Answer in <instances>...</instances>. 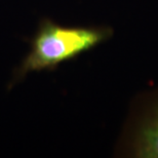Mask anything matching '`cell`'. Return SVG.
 <instances>
[{"label": "cell", "mask_w": 158, "mask_h": 158, "mask_svg": "<svg viewBox=\"0 0 158 158\" xmlns=\"http://www.w3.org/2000/svg\"><path fill=\"white\" fill-rule=\"evenodd\" d=\"M111 36L112 30L107 27H67L44 19L34 34L29 52L15 69L10 86L33 72L55 70Z\"/></svg>", "instance_id": "obj_1"}, {"label": "cell", "mask_w": 158, "mask_h": 158, "mask_svg": "<svg viewBox=\"0 0 158 158\" xmlns=\"http://www.w3.org/2000/svg\"><path fill=\"white\" fill-rule=\"evenodd\" d=\"M134 155L139 158H158V108L138 132Z\"/></svg>", "instance_id": "obj_2"}]
</instances>
